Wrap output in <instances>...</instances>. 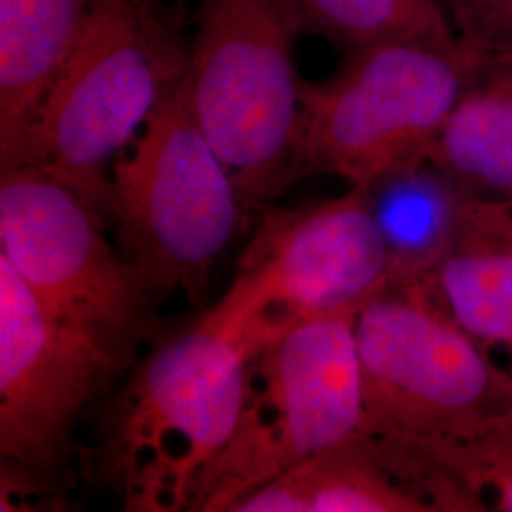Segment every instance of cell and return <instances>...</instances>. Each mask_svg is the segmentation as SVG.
<instances>
[{
    "label": "cell",
    "instance_id": "15",
    "mask_svg": "<svg viewBox=\"0 0 512 512\" xmlns=\"http://www.w3.org/2000/svg\"><path fill=\"white\" fill-rule=\"evenodd\" d=\"M461 329L509 359L512 370V243L469 222L456 247L421 279Z\"/></svg>",
    "mask_w": 512,
    "mask_h": 512
},
{
    "label": "cell",
    "instance_id": "19",
    "mask_svg": "<svg viewBox=\"0 0 512 512\" xmlns=\"http://www.w3.org/2000/svg\"><path fill=\"white\" fill-rule=\"evenodd\" d=\"M467 217L471 224L512 243V200L482 202L471 198Z\"/></svg>",
    "mask_w": 512,
    "mask_h": 512
},
{
    "label": "cell",
    "instance_id": "2",
    "mask_svg": "<svg viewBox=\"0 0 512 512\" xmlns=\"http://www.w3.org/2000/svg\"><path fill=\"white\" fill-rule=\"evenodd\" d=\"M363 431L467 444L512 425V370L442 310L423 281H391L355 315Z\"/></svg>",
    "mask_w": 512,
    "mask_h": 512
},
{
    "label": "cell",
    "instance_id": "12",
    "mask_svg": "<svg viewBox=\"0 0 512 512\" xmlns=\"http://www.w3.org/2000/svg\"><path fill=\"white\" fill-rule=\"evenodd\" d=\"M93 0H0V167L25 164L31 131Z\"/></svg>",
    "mask_w": 512,
    "mask_h": 512
},
{
    "label": "cell",
    "instance_id": "10",
    "mask_svg": "<svg viewBox=\"0 0 512 512\" xmlns=\"http://www.w3.org/2000/svg\"><path fill=\"white\" fill-rule=\"evenodd\" d=\"M124 363L46 310L0 256V458L55 480L84 410Z\"/></svg>",
    "mask_w": 512,
    "mask_h": 512
},
{
    "label": "cell",
    "instance_id": "11",
    "mask_svg": "<svg viewBox=\"0 0 512 512\" xmlns=\"http://www.w3.org/2000/svg\"><path fill=\"white\" fill-rule=\"evenodd\" d=\"M475 511L471 499L401 444L357 433L298 463L232 512Z\"/></svg>",
    "mask_w": 512,
    "mask_h": 512
},
{
    "label": "cell",
    "instance_id": "18",
    "mask_svg": "<svg viewBox=\"0 0 512 512\" xmlns=\"http://www.w3.org/2000/svg\"><path fill=\"white\" fill-rule=\"evenodd\" d=\"M461 38L482 54L512 50V0H486L473 29Z\"/></svg>",
    "mask_w": 512,
    "mask_h": 512
},
{
    "label": "cell",
    "instance_id": "20",
    "mask_svg": "<svg viewBox=\"0 0 512 512\" xmlns=\"http://www.w3.org/2000/svg\"><path fill=\"white\" fill-rule=\"evenodd\" d=\"M450 4L454 10L456 25H458V35L465 37L473 29L486 0H450Z\"/></svg>",
    "mask_w": 512,
    "mask_h": 512
},
{
    "label": "cell",
    "instance_id": "14",
    "mask_svg": "<svg viewBox=\"0 0 512 512\" xmlns=\"http://www.w3.org/2000/svg\"><path fill=\"white\" fill-rule=\"evenodd\" d=\"M473 200H512V50L482 54L429 152Z\"/></svg>",
    "mask_w": 512,
    "mask_h": 512
},
{
    "label": "cell",
    "instance_id": "16",
    "mask_svg": "<svg viewBox=\"0 0 512 512\" xmlns=\"http://www.w3.org/2000/svg\"><path fill=\"white\" fill-rule=\"evenodd\" d=\"M294 37L359 48L397 38L454 40L439 0H275Z\"/></svg>",
    "mask_w": 512,
    "mask_h": 512
},
{
    "label": "cell",
    "instance_id": "17",
    "mask_svg": "<svg viewBox=\"0 0 512 512\" xmlns=\"http://www.w3.org/2000/svg\"><path fill=\"white\" fill-rule=\"evenodd\" d=\"M397 444L456 484L476 511L512 512V425L467 444Z\"/></svg>",
    "mask_w": 512,
    "mask_h": 512
},
{
    "label": "cell",
    "instance_id": "3",
    "mask_svg": "<svg viewBox=\"0 0 512 512\" xmlns=\"http://www.w3.org/2000/svg\"><path fill=\"white\" fill-rule=\"evenodd\" d=\"M243 370L241 348L200 323L135 366L90 459L126 511H188L198 478L236 429Z\"/></svg>",
    "mask_w": 512,
    "mask_h": 512
},
{
    "label": "cell",
    "instance_id": "8",
    "mask_svg": "<svg viewBox=\"0 0 512 512\" xmlns=\"http://www.w3.org/2000/svg\"><path fill=\"white\" fill-rule=\"evenodd\" d=\"M110 186L122 255L158 298L184 291L200 300L245 209L194 118L186 82L116 158Z\"/></svg>",
    "mask_w": 512,
    "mask_h": 512
},
{
    "label": "cell",
    "instance_id": "9",
    "mask_svg": "<svg viewBox=\"0 0 512 512\" xmlns=\"http://www.w3.org/2000/svg\"><path fill=\"white\" fill-rule=\"evenodd\" d=\"M0 256L40 304L128 365L158 296L110 243L107 219L38 165L0 177Z\"/></svg>",
    "mask_w": 512,
    "mask_h": 512
},
{
    "label": "cell",
    "instance_id": "4",
    "mask_svg": "<svg viewBox=\"0 0 512 512\" xmlns=\"http://www.w3.org/2000/svg\"><path fill=\"white\" fill-rule=\"evenodd\" d=\"M480 59L461 37L346 50L329 78L302 82V173L372 184L429 156Z\"/></svg>",
    "mask_w": 512,
    "mask_h": 512
},
{
    "label": "cell",
    "instance_id": "1",
    "mask_svg": "<svg viewBox=\"0 0 512 512\" xmlns=\"http://www.w3.org/2000/svg\"><path fill=\"white\" fill-rule=\"evenodd\" d=\"M190 48L167 0H93L23 165L46 169L109 220L112 165L186 82Z\"/></svg>",
    "mask_w": 512,
    "mask_h": 512
},
{
    "label": "cell",
    "instance_id": "7",
    "mask_svg": "<svg viewBox=\"0 0 512 512\" xmlns=\"http://www.w3.org/2000/svg\"><path fill=\"white\" fill-rule=\"evenodd\" d=\"M361 431L355 317L304 323L245 355L236 429L198 478L188 511L232 512L245 495Z\"/></svg>",
    "mask_w": 512,
    "mask_h": 512
},
{
    "label": "cell",
    "instance_id": "5",
    "mask_svg": "<svg viewBox=\"0 0 512 512\" xmlns=\"http://www.w3.org/2000/svg\"><path fill=\"white\" fill-rule=\"evenodd\" d=\"M275 0H198L186 93L245 211L302 177V82Z\"/></svg>",
    "mask_w": 512,
    "mask_h": 512
},
{
    "label": "cell",
    "instance_id": "13",
    "mask_svg": "<svg viewBox=\"0 0 512 512\" xmlns=\"http://www.w3.org/2000/svg\"><path fill=\"white\" fill-rule=\"evenodd\" d=\"M368 192L393 281L429 277L465 232L471 198L429 156L368 184Z\"/></svg>",
    "mask_w": 512,
    "mask_h": 512
},
{
    "label": "cell",
    "instance_id": "6",
    "mask_svg": "<svg viewBox=\"0 0 512 512\" xmlns=\"http://www.w3.org/2000/svg\"><path fill=\"white\" fill-rule=\"evenodd\" d=\"M393 281L368 184L294 209H264L228 291L200 325L245 355L325 317H355Z\"/></svg>",
    "mask_w": 512,
    "mask_h": 512
}]
</instances>
